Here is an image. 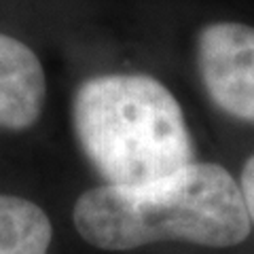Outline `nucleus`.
I'll list each match as a JSON object with an SVG mask.
<instances>
[{"label":"nucleus","instance_id":"obj_5","mask_svg":"<svg viewBox=\"0 0 254 254\" xmlns=\"http://www.w3.org/2000/svg\"><path fill=\"white\" fill-rule=\"evenodd\" d=\"M51 242L53 225L41 205L0 193V254H49Z\"/></svg>","mask_w":254,"mask_h":254},{"label":"nucleus","instance_id":"obj_6","mask_svg":"<svg viewBox=\"0 0 254 254\" xmlns=\"http://www.w3.org/2000/svg\"><path fill=\"white\" fill-rule=\"evenodd\" d=\"M240 190L244 197V205H246V212H248L250 225H254V155L244 165Z\"/></svg>","mask_w":254,"mask_h":254},{"label":"nucleus","instance_id":"obj_3","mask_svg":"<svg viewBox=\"0 0 254 254\" xmlns=\"http://www.w3.org/2000/svg\"><path fill=\"white\" fill-rule=\"evenodd\" d=\"M197 64L214 104L254 123V28L233 21L205 26L197 41Z\"/></svg>","mask_w":254,"mask_h":254},{"label":"nucleus","instance_id":"obj_2","mask_svg":"<svg viewBox=\"0 0 254 254\" xmlns=\"http://www.w3.org/2000/svg\"><path fill=\"white\" fill-rule=\"evenodd\" d=\"M72 125L106 185H148L193 163L185 113L155 76L102 74L85 81L72 100Z\"/></svg>","mask_w":254,"mask_h":254},{"label":"nucleus","instance_id":"obj_1","mask_svg":"<svg viewBox=\"0 0 254 254\" xmlns=\"http://www.w3.org/2000/svg\"><path fill=\"white\" fill-rule=\"evenodd\" d=\"M76 233L104 252L161 242L231 248L250 235L237 180L216 163H190L174 176L140 187L100 185L78 197Z\"/></svg>","mask_w":254,"mask_h":254},{"label":"nucleus","instance_id":"obj_4","mask_svg":"<svg viewBox=\"0 0 254 254\" xmlns=\"http://www.w3.org/2000/svg\"><path fill=\"white\" fill-rule=\"evenodd\" d=\"M47 76L38 55L26 43L0 32V127L21 131L43 113Z\"/></svg>","mask_w":254,"mask_h":254}]
</instances>
